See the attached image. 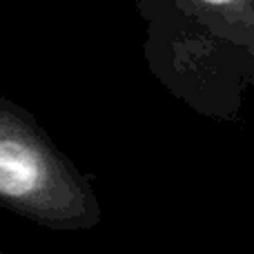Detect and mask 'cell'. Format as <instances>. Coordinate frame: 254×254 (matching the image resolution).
I'll return each mask as SVG.
<instances>
[{
  "label": "cell",
  "instance_id": "1",
  "mask_svg": "<svg viewBox=\"0 0 254 254\" xmlns=\"http://www.w3.org/2000/svg\"><path fill=\"white\" fill-rule=\"evenodd\" d=\"M0 203L54 228L96 221L87 185L20 116L0 107Z\"/></svg>",
  "mask_w": 254,
  "mask_h": 254
}]
</instances>
